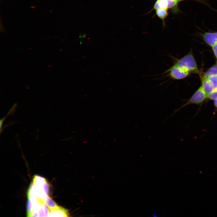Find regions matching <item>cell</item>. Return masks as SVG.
Listing matches in <instances>:
<instances>
[{
	"mask_svg": "<svg viewBox=\"0 0 217 217\" xmlns=\"http://www.w3.org/2000/svg\"><path fill=\"white\" fill-rule=\"evenodd\" d=\"M201 36L204 42L211 47L217 42V32H205Z\"/></svg>",
	"mask_w": 217,
	"mask_h": 217,
	"instance_id": "4",
	"label": "cell"
},
{
	"mask_svg": "<svg viewBox=\"0 0 217 217\" xmlns=\"http://www.w3.org/2000/svg\"><path fill=\"white\" fill-rule=\"evenodd\" d=\"M43 187L45 192L48 195L49 191V187L48 182L46 181L43 184Z\"/></svg>",
	"mask_w": 217,
	"mask_h": 217,
	"instance_id": "15",
	"label": "cell"
},
{
	"mask_svg": "<svg viewBox=\"0 0 217 217\" xmlns=\"http://www.w3.org/2000/svg\"><path fill=\"white\" fill-rule=\"evenodd\" d=\"M212 50H213L214 55L217 58V42L215 43L212 46Z\"/></svg>",
	"mask_w": 217,
	"mask_h": 217,
	"instance_id": "16",
	"label": "cell"
},
{
	"mask_svg": "<svg viewBox=\"0 0 217 217\" xmlns=\"http://www.w3.org/2000/svg\"><path fill=\"white\" fill-rule=\"evenodd\" d=\"M168 6L167 0H157L154 5L153 8L156 10L159 9H168Z\"/></svg>",
	"mask_w": 217,
	"mask_h": 217,
	"instance_id": "7",
	"label": "cell"
},
{
	"mask_svg": "<svg viewBox=\"0 0 217 217\" xmlns=\"http://www.w3.org/2000/svg\"><path fill=\"white\" fill-rule=\"evenodd\" d=\"M70 213L68 210L64 208L59 206L55 210L50 211L49 217H68Z\"/></svg>",
	"mask_w": 217,
	"mask_h": 217,
	"instance_id": "5",
	"label": "cell"
},
{
	"mask_svg": "<svg viewBox=\"0 0 217 217\" xmlns=\"http://www.w3.org/2000/svg\"><path fill=\"white\" fill-rule=\"evenodd\" d=\"M168 8H175L178 10L177 6L178 3L181 1L180 0H167Z\"/></svg>",
	"mask_w": 217,
	"mask_h": 217,
	"instance_id": "11",
	"label": "cell"
},
{
	"mask_svg": "<svg viewBox=\"0 0 217 217\" xmlns=\"http://www.w3.org/2000/svg\"><path fill=\"white\" fill-rule=\"evenodd\" d=\"M201 82V86L207 95L211 93L214 89L207 78L202 77Z\"/></svg>",
	"mask_w": 217,
	"mask_h": 217,
	"instance_id": "6",
	"label": "cell"
},
{
	"mask_svg": "<svg viewBox=\"0 0 217 217\" xmlns=\"http://www.w3.org/2000/svg\"><path fill=\"white\" fill-rule=\"evenodd\" d=\"M216 74H217V64H215L204 73L203 77L208 78L210 76Z\"/></svg>",
	"mask_w": 217,
	"mask_h": 217,
	"instance_id": "8",
	"label": "cell"
},
{
	"mask_svg": "<svg viewBox=\"0 0 217 217\" xmlns=\"http://www.w3.org/2000/svg\"><path fill=\"white\" fill-rule=\"evenodd\" d=\"M208 79L215 88H217V74L210 76Z\"/></svg>",
	"mask_w": 217,
	"mask_h": 217,
	"instance_id": "12",
	"label": "cell"
},
{
	"mask_svg": "<svg viewBox=\"0 0 217 217\" xmlns=\"http://www.w3.org/2000/svg\"><path fill=\"white\" fill-rule=\"evenodd\" d=\"M168 9H159L156 10L158 17L163 21L168 15Z\"/></svg>",
	"mask_w": 217,
	"mask_h": 217,
	"instance_id": "10",
	"label": "cell"
},
{
	"mask_svg": "<svg viewBox=\"0 0 217 217\" xmlns=\"http://www.w3.org/2000/svg\"><path fill=\"white\" fill-rule=\"evenodd\" d=\"M153 217H156L157 216V215H156V214H153Z\"/></svg>",
	"mask_w": 217,
	"mask_h": 217,
	"instance_id": "18",
	"label": "cell"
},
{
	"mask_svg": "<svg viewBox=\"0 0 217 217\" xmlns=\"http://www.w3.org/2000/svg\"><path fill=\"white\" fill-rule=\"evenodd\" d=\"M207 98L212 100L217 98V88H215L212 91L207 95Z\"/></svg>",
	"mask_w": 217,
	"mask_h": 217,
	"instance_id": "13",
	"label": "cell"
},
{
	"mask_svg": "<svg viewBox=\"0 0 217 217\" xmlns=\"http://www.w3.org/2000/svg\"></svg>",
	"mask_w": 217,
	"mask_h": 217,
	"instance_id": "19",
	"label": "cell"
},
{
	"mask_svg": "<svg viewBox=\"0 0 217 217\" xmlns=\"http://www.w3.org/2000/svg\"><path fill=\"white\" fill-rule=\"evenodd\" d=\"M188 71L173 65L171 67L165 71L162 74H167V76L174 80L183 79L190 74Z\"/></svg>",
	"mask_w": 217,
	"mask_h": 217,
	"instance_id": "3",
	"label": "cell"
},
{
	"mask_svg": "<svg viewBox=\"0 0 217 217\" xmlns=\"http://www.w3.org/2000/svg\"><path fill=\"white\" fill-rule=\"evenodd\" d=\"M214 105L217 108V98L214 100Z\"/></svg>",
	"mask_w": 217,
	"mask_h": 217,
	"instance_id": "17",
	"label": "cell"
},
{
	"mask_svg": "<svg viewBox=\"0 0 217 217\" xmlns=\"http://www.w3.org/2000/svg\"><path fill=\"white\" fill-rule=\"evenodd\" d=\"M174 65L190 73L198 71L196 61L190 52L178 60Z\"/></svg>",
	"mask_w": 217,
	"mask_h": 217,
	"instance_id": "1",
	"label": "cell"
},
{
	"mask_svg": "<svg viewBox=\"0 0 217 217\" xmlns=\"http://www.w3.org/2000/svg\"><path fill=\"white\" fill-rule=\"evenodd\" d=\"M181 1H185V0H192V1H194L196 2H198L199 3H202L204 5L208 7L209 8H210V9H211L214 10L216 12H217V11L215 10H214V9H213L210 6V5L209 4L208 2L207 1V0H180Z\"/></svg>",
	"mask_w": 217,
	"mask_h": 217,
	"instance_id": "14",
	"label": "cell"
},
{
	"mask_svg": "<svg viewBox=\"0 0 217 217\" xmlns=\"http://www.w3.org/2000/svg\"><path fill=\"white\" fill-rule=\"evenodd\" d=\"M45 202L50 211L55 210L59 206L49 196L46 200Z\"/></svg>",
	"mask_w": 217,
	"mask_h": 217,
	"instance_id": "9",
	"label": "cell"
},
{
	"mask_svg": "<svg viewBox=\"0 0 217 217\" xmlns=\"http://www.w3.org/2000/svg\"><path fill=\"white\" fill-rule=\"evenodd\" d=\"M207 98V94L201 86L187 102L180 108L175 110L171 116H172L176 112L184 107L191 104H200Z\"/></svg>",
	"mask_w": 217,
	"mask_h": 217,
	"instance_id": "2",
	"label": "cell"
}]
</instances>
